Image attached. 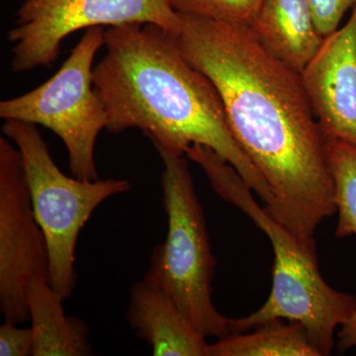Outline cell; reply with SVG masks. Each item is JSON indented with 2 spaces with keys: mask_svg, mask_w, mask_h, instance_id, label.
<instances>
[{
  "mask_svg": "<svg viewBox=\"0 0 356 356\" xmlns=\"http://www.w3.org/2000/svg\"><path fill=\"white\" fill-rule=\"evenodd\" d=\"M2 132L22 156L33 212L46 238L49 281L65 300L77 283L76 248L81 229L98 206L130 191L126 179L83 180L65 175L34 124L6 120Z\"/></svg>",
  "mask_w": 356,
  "mask_h": 356,
  "instance_id": "5",
  "label": "cell"
},
{
  "mask_svg": "<svg viewBox=\"0 0 356 356\" xmlns=\"http://www.w3.org/2000/svg\"><path fill=\"white\" fill-rule=\"evenodd\" d=\"M104 27L86 29L60 69L26 95L0 102V117L43 126L64 143L70 172L97 180L96 140L106 129L104 102L93 84V60L104 44Z\"/></svg>",
  "mask_w": 356,
  "mask_h": 356,
  "instance_id": "6",
  "label": "cell"
},
{
  "mask_svg": "<svg viewBox=\"0 0 356 356\" xmlns=\"http://www.w3.org/2000/svg\"><path fill=\"white\" fill-rule=\"evenodd\" d=\"M301 76L325 137L356 147V6L348 23L325 37Z\"/></svg>",
  "mask_w": 356,
  "mask_h": 356,
  "instance_id": "9",
  "label": "cell"
},
{
  "mask_svg": "<svg viewBox=\"0 0 356 356\" xmlns=\"http://www.w3.org/2000/svg\"><path fill=\"white\" fill-rule=\"evenodd\" d=\"M131 23L158 25L177 35L181 18L168 0H24L8 33L11 70L49 67L63 41L79 30Z\"/></svg>",
  "mask_w": 356,
  "mask_h": 356,
  "instance_id": "7",
  "label": "cell"
},
{
  "mask_svg": "<svg viewBox=\"0 0 356 356\" xmlns=\"http://www.w3.org/2000/svg\"><path fill=\"white\" fill-rule=\"evenodd\" d=\"M6 321L0 325V356L33 355L34 337L32 327H20Z\"/></svg>",
  "mask_w": 356,
  "mask_h": 356,
  "instance_id": "17",
  "label": "cell"
},
{
  "mask_svg": "<svg viewBox=\"0 0 356 356\" xmlns=\"http://www.w3.org/2000/svg\"><path fill=\"white\" fill-rule=\"evenodd\" d=\"M186 156L205 172L220 197L242 211L270 241L273 287L266 303L247 317L234 318L236 334L284 320L303 325L321 356L331 355L334 332L356 313V298L325 282L318 269L315 238L304 240L271 216L252 195L238 170L210 147L193 145Z\"/></svg>",
  "mask_w": 356,
  "mask_h": 356,
  "instance_id": "3",
  "label": "cell"
},
{
  "mask_svg": "<svg viewBox=\"0 0 356 356\" xmlns=\"http://www.w3.org/2000/svg\"><path fill=\"white\" fill-rule=\"evenodd\" d=\"M127 320L156 356H208L209 343L163 290L143 278L130 290Z\"/></svg>",
  "mask_w": 356,
  "mask_h": 356,
  "instance_id": "10",
  "label": "cell"
},
{
  "mask_svg": "<svg viewBox=\"0 0 356 356\" xmlns=\"http://www.w3.org/2000/svg\"><path fill=\"white\" fill-rule=\"evenodd\" d=\"M158 152L163 163L161 181L168 234L154 248L144 280L163 290L206 339L236 334L234 318L222 316L212 301L216 261L188 161Z\"/></svg>",
  "mask_w": 356,
  "mask_h": 356,
  "instance_id": "4",
  "label": "cell"
},
{
  "mask_svg": "<svg viewBox=\"0 0 356 356\" xmlns=\"http://www.w3.org/2000/svg\"><path fill=\"white\" fill-rule=\"evenodd\" d=\"M337 336L339 341L337 343V350L339 353H346L350 348H356V313L341 325Z\"/></svg>",
  "mask_w": 356,
  "mask_h": 356,
  "instance_id": "18",
  "label": "cell"
},
{
  "mask_svg": "<svg viewBox=\"0 0 356 356\" xmlns=\"http://www.w3.org/2000/svg\"><path fill=\"white\" fill-rule=\"evenodd\" d=\"M325 143L339 214L336 236H356V147L332 137H325Z\"/></svg>",
  "mask_w": 356,
  "mask_h": 356,
  "instance_id": "14",
  "label": "cell"
},
{
  "mask_svg": "<svg viewBox=\"0 0 356 356\" xmlns=\"http://www.w3.org/2000/svg\"><path fill=\"white\" fill-rule=\"evenodd\" d=\"M63 301L48 277L36 276L30 281L26 303L34 337L33 356L92 355L88 325L67 316Z\"/></svg>",
  "mask_w": 356,
  "mask_h": 356,
  "instance_id": "12",
  "label": "cell"
},
{
  "mask_svg": "<svg viewBox=\"0 0 356 356\" xmlns=\"http://www.w3.org/2000/svg\"><path fill=\"white\" fill-rule=\"evenodd\" d=\"M250 29L269 53L302 74L324 42L307 0H262Z\"/></svg>",
  "mask_w": 356,
  "mask_h": 356,
  "instance_id": "11",
  "label": "cell"
},
{
  "mask_svg": "<svg viewBox=\"0 0 356 356\" xmlns=\"http://www.w3.org/2000/svg\"><path fill=\"white\" fill-rule=\"evenodd\" d=\"M321 356L303 325L284 320L259 325L209 344L208 356Z\"/></svg>",
  "mask_w": 356,
  "mask_h": 356,
  "instance_id": "13",
  "label": "cell"
},
{
  "mask_svg": "<svg viewBox=\"0 0 356 356\" xmlns=\"http://www.w3.org/2000/svg\"><path fill=\"white\" fill-rule=\"evenodd\" d=\"M106 54L93 67V84L104 102L105 130L140 129L156 149L184 156L193 145L216 152L268 205L266 180L229 130L214 84L189 64L177 36L154 24L107 28Z\"/></svg>",
  "mask_w": 356,
  "mask_h": 356,
  "instance_id": "2",
  "label": "cell"
},
{
  "mask_svg": "<svg viewBox=\"0 0 356 356\" xmlns=\"http://www.w3.org/2000/svg\"><path fill=\"white\" fill-rule=\"evenodd\" d=\"M316 27L323 37L339 29L346 11L356 6V0H307Z\"/></svg>",
  "mask_w": 356,
  "mask_h": 356,
  "instance_id": "16",
  "label": "cell"
},
{
  "mask_svg": "<svg viewBox=\"0 0 356 356\" xmlns=\"http://www.w3.org/2000/svg\"><path fill=\"white\" fill-rule=\"evenodd\" d=\"M177 41L214 84L229 130L266 180V209L304 240L337 212L324 134L301 74L269 53L247 24L180 14Z\"/></svg>",
  "mask_w": 356,
  "mask_h": 356,
  "instance_id": "1",
  "label": "cell"
},
{
  "mask_svg": "<svg viewBox=\"0 0 356 356\" xmlns=\"http://www.w3.org/2000/svg\"><path fill=\"white\" fill-rule=\"evenodd\" d=\"M173 10L225 22L250 25L262 0H168Z\"/></svg>",
  "mask_w": 356,
  "mask_h": 356,
  "instance_id": "15",
  "label": "cell"
},
{
  "mask_svg": "<svg viewBox=\"0 0 356 356\" xmlns=\"http://www.w3.org/2000/svg\"><path fill=\"white\" fill-rule=\"evenodd\" d=\"M36 276L49 278L46 238L33 212L22 156L0 138V309L4 321L29 320L26 291Z\"/></svg>",
  "mask_w": 356,
  "mask_h": 356,
  "instance_id": "8",
  "label": "cell"
}]
</instances>
